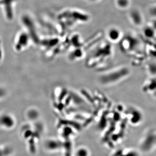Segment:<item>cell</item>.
Here are the masks:
<instances>
[{
    "label": "cell",
    "mask_w": 156,
    "mask_h": 156,
    "mask_svg": "<svg viewBox=\"0 0 156 156\" xmlns=\"http://www.w3.org/2000/svg\"><path fill=\"white\" fill-rule=\"evenodd\" d=\"M131 19L136 25H140L143 21L142 17L141 14L138 11H134L131 12Z\"/></svg>",
    "instance_id": "6da1fadb"
},
{
    "label": "cell",
    "mask_w": 156,
    "mask_h": 156,
    "mask_svg": "<svg viewBox=\"0 0 156 156\" xmlns=\"http://www.w3.org/2000/svg\"><path fill=\"white\" fill-rule=\"evenodd\" d=\"M122 154L119 153V154H116L115 156H139V154L137 151L134 150H128L124 151L121 152Z\"/></svg>",
    "instance_id": "7a4b0ae2"
},
{
    "label": "cell",
    "mask_w": 156,
    "mask_h": 156,
    "mask_svg": "<svg viewBox=\"0 0 156 156\" xmlns=\"http://www.w3.org/2000/svg\"><path fill=\"white\" fill-rule=\"evenodd\" d=\"M144 33L146 37L148 38H152L155 35V30L152 27H146L144 31Z\"/></svg>",
    "instance_id": "3957f363"
},
{
    "label": "cell",
    "mask_w": 156,
    "mask_h": 156,
    "mask_svg": "<svg viewBox=\"0 0 156 156\" xmlns=\"http://www.w3.org/2000/svg\"><path fill=\"white\" fill-rule=\"evenodd\" d=\"M119 31L115 29H112L108 33L110 39L113 40V41H115L119 39Z\"/></svg>",
    "instance_id": "277c9868"
},
{
    "label": "cell",
    "mask_w": 156,
    "mask_h": 156,
    "mask_svg": "<svg viewBox=\"0 0 156 156\" xmlns=\"http://www.w3.org/2000/svg\"><path fill=\"white\" fill-rule=\"evenodd\" d=\"M119 3L122 7H126L128 5V0H119Z\"/></svg>",
    "instance_id": "5b68a950"
},
{
    "label": "cell",
    "mask_w": 156,
    "mask_h": 156,
    "mask_svg": "<svg viewBox=\"0 0 156 156\" xmlns=\"http://www.w3.org/2000/svg\"><path fill=\"white\" fill-rule=\"evenodd\" d=\"M150 13L151 15L156 17V7H154L153 8H151L150 11Z\"/></svg>",
    "instance_id": "8992f818"
},
{
    "label": "cell",
    "mask_w": 156,
    "mask_h": 156,
    "mask_svg": "<svg viewBox=\"0 0 156 156\" xmlns=\"http://www.w3.org/2000/svg\"><path fill=\"white\" fill-rule=\"evenodd\" d=\"M151 27L155 30L156 31V19L154 20L153 21Z\"/></svg>",
    "instance_id": "52a82bcc"
}]
</instances>
